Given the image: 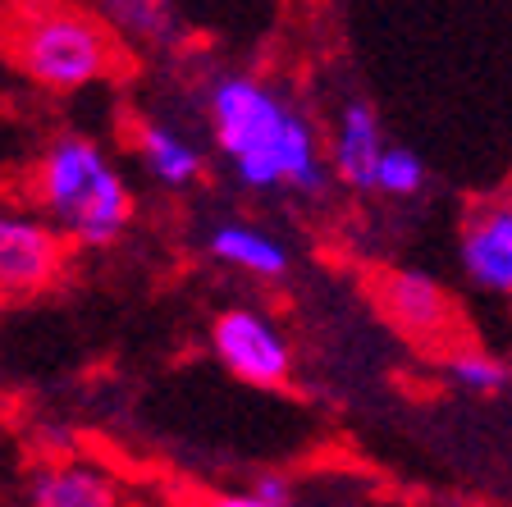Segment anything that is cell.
<instances>
[{
  "label": "cell",
  "mask_w": 512,
  "mask_h": 507,
  "mask_svg": "<svg viewBox=\"0 0 512 507\" xmlns=\"http://www.w3.org/2000/svg\"><path fill=\"white\" fill-rule=\"evenodd\" d=\"M206 124L215 151L252 192H320L325 147L320 133L284 92L252 74H220L206 83Z\"/></svg>",
  "instance_id": "obj_1"
},
{
  "label": "cell",
  "mask_w": 512,
  "mask_h": 507,
  "mask_svg": "<svg viewBox=\"0 0 512 507\" xmlns=\"http://www.w3.org/2000/svg\"><path fill=\"white\" fill-rule=\"evenodd\" d=\"M28 197L64 243L110 247L133 224V188L87 133H60L28 174Z\"/></svg>",
  "instance_id": "obj_2"
},
{
  "label": "cell",
  "mask_w": 512,
  "mask_h": 507,
  "mask_svg": "<svg viewBox=\"0 0 512 507\" xmlns=\"http://www.w3.org/2000/svg\"><path fill=\"white\" fill-rule=\"evenodd\" d=\"M10 55L19 74L46 92H78L115 69V32L101 14L74 5H28L10 23Z\"/></svg>",
  "instance_id": "obj_3"
},
{
  "label": "cell",
  "mask_w": 512,
  "mask_h": 507,
  "mask_svg": "<svg viewBox=\"0 0 512 507\" xmlns=\"http://www.w3.org/2000/svg\"><path fill=\"white\" fill-rule=\"evenodd\" d=\"M211 352L234 380L279 389L293 375V343L261 307H229L211 320Z\"/></svg>",
  "instance_id": "obj_4"
},
{
  "label": "cell",
  "mask_w": 512,
  "mask_h": 507,
  "mask_svg": "<svg viewBox=\"0 0 512 507\" xmlns=\"http://www.w3.org/2000/svg\"><path fill=\"white\" fill-rule=\"evenodd\" d=\"M64 238L37 211L0 206V297H32L64 270Z\"/></svg>",
  "instance_id": "obj_5"
},
{
  "label": "cell",
  "mask_w": 512,
  "mask_h": 507,
  "mask_svg": "<svg viewBox=\"0 0 512 507\" xmlns=\"http://www.w3.org/2000/svg\"><path fill=\"white\" fill-rule=\"evenodd\" d=\"M384 151H389V142H384L380 115L371 110V101H362V96L343 101V110L330 124V142H325V165H330L334 179L348 183V188L375 192Z\"/></svg>",
  "instance_id": "obj_6"
},
{
  "label": "cell",
  "mask_w": 512,
  "mask_h": 507,
  "mask_svg": "<svg viewBox=\"0 0 512 507\" xmlns=\"http://www.w3.org/2000/svg\"><path fill=\"white\" fill-rule=\"evenodd\" d=\"M462 270L480 293L512 297V197L471 215L462 233Z\"/></svg>",
  "instance_id": "obj_7"
},
{
  "label": "cell",
  "mask_w": 512,
  "mask_h": 507,
  "mask_svg": "<svg viewBox=\"0 0 512 507\" xmlns=\"http://www.w3.org/2000/svg\"><path fill=\"white\" fill-rule=\"evenodd\" d=\"M119 480L83 457H60L28 476L23 507H119Z\"/></svg>",
  "instance_id": "obj_8"
},
{
  "label": "cell",
  "mask_w": 512,
  "mask_h": 507,
  "mask_svg": "<svg viewBox=\"0 0 512 507\" xmlns=\"http://www.w3.org/2000/svg\"><path fill=\"white\" fill-rule=\"evenodd\" d=\"M380 297H384L389 320H394L398 329H407V334H416V338L444 334V325L453 320V302H448V293L430 275H421V270H398V275H389L384 288H380Z\"/></svg>",
  "instance_id": "obj_9"
},
{
  "label": "cell",
  "mask_w": 512,
  "mask_h": 507,
  "mask_svg": "<svg viewBox=\"0 0 512 507\" xmlns=\"http://www.w3.org/2000/svg\"><path fill=\"white\" fill-rule=\"evenodd\" d=\"M206 252H211L215 261H224L229 270L252 275V279H284L288 275V247L279 243L275 233L256 229V224H243V220L215 224L211 238H206Z\"/></svg>",
  "instance_id": "obj_10"
},
{
  "label": "cell",
  "mask_w": 512,
  "mask_h": 507,
  "mask_svg": "<svg viewBox=\"0 0 512 507\" xmlns=\"http://www.w3.org/2000/svg\"><path fill=\"white\" fill-rule=\"evenodd\" d=\"M138 151L142 165L151 169V179L165 183V188H188V183L202 179V147L192 138H183L179 128L170 124H142L138 128Z\"/></svg>",
  "instance_id": "obj_11"
},
{
  "label": "cell",
  "mask_w": 512,
  "mask_h": 507,
  "mask_svg": "<svg viewBox=\"0 0 512 507\" xmlns=\"http://www.w3.org/2000/svg\"><path fill=\"white\" fill-rule=\"evenodd\" d=\"M101 19L110 23L115 37H128L138 46H170L179 37V19L160 0H115V5L101 10Z\"/></svg>",
  "instance_id": "obj_12"
},
{
  "label": "cell",
  "mask_w": 512,
  "mask_h": 507,
  "mask_svg": "<svg viewBox=\"0 0 512 507\" xmlns=\"http://www.w3.org/2000/svg\"><path fill=\"white\" fill-rule=\"evenodd\" d=\"M444 370L462 393H499V389H508V380H512V370L503 366L494 352H480V348H458L448 357Z\"/></svg>",
  "instance_id": "obj_13"
},
{
  "label": "cell",
  "mask_w": 512,
  "mask_h": 507,
  "mask_svg": "<svg viewBox=\"0 0 512 507\" xmlns=\"http://www.w3.org/2000/svg\"><path fill=\"white\" fill-rule=\"evenodd\" d=\"M426 160L416 156L412 147H389L380 160V174H375V192H384V197H416V192L426 188Z\"/></svg>",
  "instance_id": "obj_14"
},
{
  "label": "cell",
  "mask_w": 512,
  "mask_h": 507,
  "mask_svg": "<svg viewBox=\"0 0 512 507\" xmlns=\"http://www.w3.org/2000/svg\"><path fill=\"white\" fill-rule=\"evenodd\" d=\"M252 494L266 498V503L293 507V485H288V476H279V471H266V476H256V480H252Z\"/></svg>",
  "instance_id": "obj_15"
},
{
  "label": "cell",
  "mask_w": 512,
  "mask_h": 507,
  "mask_svg": "<svg viewBox=\"0 0 512 507\" xmlns=\"http://www.w3.org/2000/svg\"><path fill=\"white\" fill-rule=\"evenodd\" d=\"M202 507H279V503H266V498H256L252 489H229V494H211Z\"/></svg>",
  "instance_id": "obj_16"
}]
</instances>
